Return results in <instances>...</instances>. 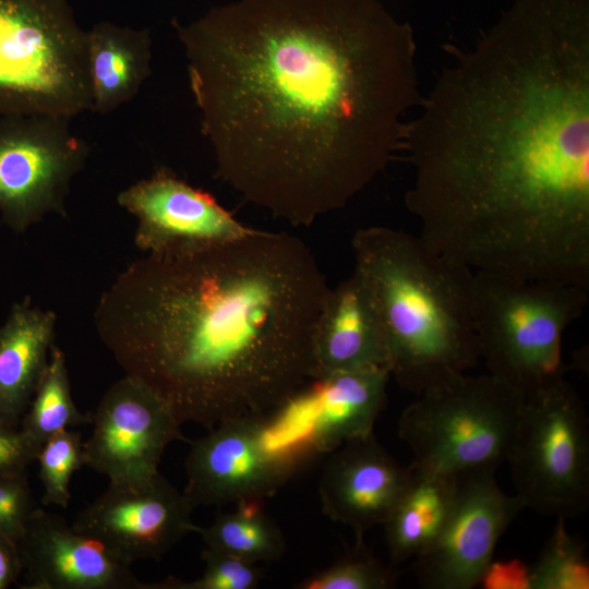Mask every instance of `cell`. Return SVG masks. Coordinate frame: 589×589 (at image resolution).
<instances>
[{
	"label": "cell",
	"instance_id": "obj_1",
	"mask_svg": "<svg viewBox=\"0 0 589 589\" xmlns=\"http://www.w3.org/2000/svg\"><path fill=\"white\" fill-rule=\"evenodd\" d=\"M409 120L407 208L474 272L589 288V0H512Z\"/></svg>",
	"mask_w": 589,
	"mask_h": 589
},
{
	"label": "cell",
	"instance_id": "obj_31",
	"mask_svg": "<svg viewBox=\"0 0 589 589\" xmlns=\"http://www.w3.org/2000/svg\"><path fill=\"white\" fill-rule=\"evenodd\" d=\"M23 572L17 544L0 536V589H7Z\"/></svg>",
	"mask_w": 589,
	"mask_h": 589
},
{
	"label": "cell",
	"instance_id": "obj_19",
	"mask_svg": "<svg viewBox=\"0 0 589 589\" xmlns=\"http://www.w3.org/2000/svg\"><path fill=\"white\" fill-rule=\"evenodd\" d=\"M57 314L35 306L29 297L15 302L0 326V424L19 428L46 371Z\"/></svg>",
	"mask_w": 589,
	"mask_h": 589
},
{
	"label": "cell",
	"instance_id": "obj_17",
	"mask_svg": "<svg viewBox=\"0 0 589 589\" xmlns=\"http://www.w3.org/2000/svg\"><path fill=\"white\" fill-rule=\"evenodd\" d=\"M368 369L388 371V353L368 292L352 273L330 288L320 314L314 335L313 380Z\"/></svg>",
	"mask_w": 589,
	"mask_h": 589
},
{
	"label": "cell",
	"instance_id": "obj_24",
	"mask_svg": "<svg viewBox=\"0 0 589 589\" xmlns=\"http://www.w3.org/2000/svg\"><path fill=\"white\" fill-rule=\"evenodd\" d=\"M557 524L537 562L528 570V589H588L589 562L584 542Z\"/></svg>",
	"mask_w": 589,
	"mask_h": 589
},
{
	"label": "cell",
	"instance_id": "obj_11",
	"mask_svg": "<svg viewBox=\"0 0 589 589\" xmlns=\"http://www.w3.org/2000/svg\"><path fill=\"white\" fill-rule=\"evenodd\" d=\"M496 469L460 473L457 498L443 530L413 558V573L428 589H471L493 562L495 548L512 521L526 508L505 493Z\"/></svg>",
	"mask_w": 589,
	"mask_h": 589
},
{
	"label": "cell",
	"instance_id": "obj_23",
	"mask_svg": "<svg viewBox=\"0 0 589 589\" xmlns=\"http://www.w3.org/2000/svg\"><path fill=\"white\" fill-rule=\"evenodd\" d=\"M91 422L92 416L81 412L72 398L64 353L53 345L20 430L40 448L56 433Z\"/></svg>",
	"mask_w": 589,
	"mask_h": 589
},
{
	"label": "cell",
	"instance_id": "obj_8",
	"mask_svg": "<svg viewBox=\"0 0 589 589\" xmlns=\"http://www.w3.org/2000/svg\"><path fill=\"white\" fill-rule=\"evenodd\" d=\"M506 460L526 508L564 519L587 510L588 416L564 377L525 396Z\"/></svg>",
	"mask_w": 589,
	"mask_h": 589
},
{
	"label": "cell",
	"instance_id": "obj_27",
	"mask_svg": "<svg viewBox=\"0 0 589 589\" xmlns=\"http://www.w3.org/2000/svg\"><path fill=\"white\" fill-rule=\"evenodd\" d=\"M204 572L197 579L184 581L168 577L163 581L145 584L144 589H253L262 579L256 563L207 549L202 553Z\"/></svg>",
	"mask_w": 589,
	"mask_h": 589
},
{
	"label": "cell",
	"instance_id": "obj_25",
	"mask_svg": "<svg viewBox=\"0 0 589 589\" xmlns=\"http://www.w3.org/2000/svg\"><path fill=\"white\" fill-rule=\"evenodd\" d=\"M399 574L377 560L358 540L353 549L329 567L299 582V589H388Z\"/></svg>",
	"mask_w": 589,
	"mask_h": 589
},
{
	"label": "cell",
	"instance_id": "obj_20",
	"mask_svg": "<svg viewBox=\"0 0 589 589\" xmlns=\"http://www.w3.org/2000/svg\"><path fill=\"white\" fill-rule=\"evenodd\" d=\"M148 28L98 22L88 31L92 112L107 115L131 101L152 73Z\"/></svg>",
	"mask_w": 589,
	"mask_h": 589
},
{
	"label": "cell",
	"instance_id": "obj_14",
	"mask_svg": "<svg viewBox=\"0 0 589 589\" xmlns=\"http://www.w3.org/2000/svg\"><path fill=\"white\" fill-rule=\"evenodd\" d=\"M117 203L136 217L134 243L145 253L223 244L254 230L165 167L119 192Z\"/></svg>",
	"mask_w": 589,
	"mask_h": 589
},
{
	"label": "cell",
	"instance_id": "obj_6",
	"mask_svg": "<svg viewBox=\"0 0 589 589\" xmlns=\"http://www.w3.org/2000/svg\"><path fill=\"white\" fill-rule=\"evenodd\" d=\"M88 31L67 0H0V117L92 111Z\"/></svg>",
	"mask_w": 589,
	"mask_h": 589
},
{
	"label": "cell",
	"instance_id": "obj_7",
	"mask_svg": "<svg viewBox=\"0 0 589 589\" xmlns=\"http://www.w3.org/2000/svg\"><path fill=\"white\" fill-rule=\"evenodd\" d=\"M524 398L490 374L465 373L422 392L398 421L399 437L413 455L410 466L456 474L497 469Z\"/></svg>",
	"mask_w": 589,
	"mask_h": 589
},
{
	"label": "cell",
	"instance_id": "obj_4",
	"mask_svg": "<svg viewBox=\"0 0 589 589\" xmlns=\"http://www.w3.org/2000/svg\"><path fill=\"white\" fill-rule=\"evenodd\" d=\"M351 247L400 387L418 396L478 364L471 268L384 226L359 229Z\"/></svg>",
	"mask_w": 589,
	"mask_h": 589
},
{
	"label": "cell",
	"instance_id": "obj_9",
	"mask_svg": "<svg viewBox=\"0 0 589 589\" xmlns=\"http://www.w3.org/2000/svg\"><path fill=\"white\" fill-rule=\"evenodd\" d=\"M70 121L47 115L0 117V215L12 231L23 233L51 213L67 217L71 181L89 154Z\"/></svg>",
	"mask_w": 589,
	"mask_h": 589
},
{
	"label": "cell",
	"instance_id": "obj_28",
	"mask_svg": "<svg viewBox=\"0 0 589 589\" xmlns=\"http://www.w3.org/2000/svg\"><path fill=\"white\" fill-rule=\"evenodd\" d=\"M34 509L26 471L0 473V536L17 543Z\"/></svg>",
	"mask_w": 589,
	"mask_h": 589
},
{
	"label": "cell",
	"instance_id": "obj_29",
	"mask_svg": "<svg viewBox=\"0 0 589 589\" xmlns=\"http://www.w3.org/2000/svg\"><path fill=\"white\" fill-rule=\"evenodd\" d=\"M37 447L20 428L0 424V473L26 471L36 460Z\"/></svg>",
	"mask_w": 589,
	"mask_h": 589
},
{
	"label": "cell",
	"instance_id": "obj_16",
	"mask_svg": "<svg viewBox=\"0 0 589 589\" xmlns=\"http://www.w3.org/2000/svg\"><path fill=\"white\" fill-rule=\"evenodd\" d=\"M320 481L324 514L352 529L358 540L383 525L411 477L375 438L356 437L332 452Z\"/></svg>",
	"mask_w": 589,
	"mask_h": 589
},
{
	"label": "cell",
	"instance_id": "obj_13",
	"mask_svg": "<svg viewBox=\"0 0 589 589\" xmlns=\"http://www.w3.org/2000/svg\"><path fill=\"white\" fill-rule=\"evenodd\" d=\"M91 423L92 433L83 443L84 466L110 482L155 474L167 446L183 436L170 407L128 375L109 387Z\"/></svg>",
	"mask_w": 589,
	"mask_h": 589
},
{
	"label": "cell",
	"instance_id": "obj_5",
	"mask_svg": "<svg viewBox=\"0 0 589 589\" xmlns=\"http://www.w3.org/2000/svg\"><path fill=\"white\" fill-rule=\"evenodd\" d=\"M587 302L582 286L474 272V332L488 374L524 396L563 377V334Z\"/></svg>",
	"mask_w": 589,
	"mask_h": 589
},
{
	"label": "cell",
	"instance_id": "obj_26",
	"mask_svg": "<svg viewBox=\"0 0 589 589\" xmlns=\"http://www.w3.org/2000/svg\"><path fill=\"white\" fill-rule=\"evenodd\" d=\"M36 460L44 488L41 503L67 508L71 478L84 466L81 433L71 429L56 433L41 445Z\"/></svg>",
	"mask_w": 589,
	"mask_h": 589
},
{
	"label": "cell",
	"instance_id": "obj_12",
	"mask_svg": "<svg viewBox=\"0 0 589 589\" xmlns=\"http://www.w3.org/2000/svg\"><path fill=\"white\" fill-rule=\"evenodd\" d=\"M194 506L159 471L136 481L109 482L73 522L124 562L159 560L195 532Z\"/></svg>",
	"mask_w": 589,
	"mask_h": 589
},
{
	"label": "cell",
	"instance_id": "obj_3",
	"mask_svg": "<svg viewBox=\"0 0 589 589\" xmlns=\"http://www.w3.org/2000/svg\"><path fill=\"white\" fill-rule=\"evenodd\" d=\"M329 290L300 238L254 229L134 260L101 293L94 325L124 375L182 424L211 430L271 414L313 381Z\"/></svg>",
	"mask_w": 589,
	"mask_h": 589
},
{
	"label": "cell",
	"instance_id": "obj_10",
	"mask_svg": "<svg viewBox=\"0 0 589 589\" xmlns=\"http://www.w3.org/2000/svg\"><path fill=\"white\" fill-rule=\"evenodd\" d=\"M311 457L289 443L268 414L227 421L191 443L183 493L194 508L260 502Z\"/></svg>",
	"mask_w": 589,
	"mask_h": 589
},
{
	"label": "cell",
	"instance_id": "obj_22",
	"mask_svg": "<svg viewBox=\"0 0 589 589\" xmlns=\"http://www.w3.org/2000/svg\"><path fill=\"white\" fill-rule=\"evenodd\" d=\"M257 503H239L236 512L218 516L207 527L197 526L205 548L253 563L278 560L286 549L284 536Z\"/></svg>",
	"mask_w": 589,
	"mask_h": 589
},
{
	"label": "cell",
	"instance_id": "obj_15",
	"mask_svg": "<svg viewBox=\"0 0 589 589\" xmlns=\"http://www.w3.org/2000/svg\"><path fill=\"white\" fill-rule=\"evenodd\" d=\"M17 549L25 589H144L131 564L79 532L59 515L35 507Z\"/></svg>",
	"mask_w": 589,
	"mask_h": 589
},
{
	"label": "cell",
	"instance_id": "obj_18",
	"mask_svg": "<svg viewBox=\"0 0 589 589\" xmlns=\"http://www.w3.org/2000/svg\"><path fill=\"white\" fill-rule=\"evenodd\" d=\"M389 376L385 369L337 372L311 381L301 390L321 454L373 433L386 402Z\"/></svg>",
	"mask_w": 589,
	"mask_h": 589
},
{
	"label": "cell",
	"instance_id": "obj_2",
	"mask_svg": "<svg viewBox=\"0 0 589 589\" xmlns=\"http://www.w3.org/2000/svg\"><path fill=\"white\" fill-rule=\"evenodd\" d=\"M171 25L217 178L274 217L311 226L404 151L417 44L381 0H235Z\"/></svg>",
	"mask_w": 589,
	"mask_h": 589
},
{
	"label": "cell",
	"instance_id": "obj_21",
	"mask_svg": "<svg viewBox=\"0 0 589 589\" xmlns=\"http://www.w3.org/2000/svg\"><path fill=\"white\" fill-rule=\"evenodd\" d=\"M411 477L383 526L394 563L414 558L438 537L454 508L460 474L410 466Z\"/></svg>",
	"mask_w": 589,
	"mask_h": 589
},
{
	"label": "cell",
	"instance_id": "obj_30",
	"mask_svg": "<svg viewBox=\"0 0 589 589\" xmlns=\"http://www.w3.org/2000/svg\"><path fill=\"white\" fill-rule=\"evenodd\" d=\"M528 570L513 564L494 565L488 567L480 584L484 582L488 588H528Z\"/></svg>",
	"mask_w": 589,
	"mask_h": 589
}]
</instances>
